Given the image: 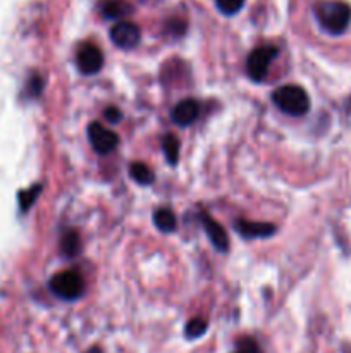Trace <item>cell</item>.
<instances>
[{"label": "cell", "instance_id": "obj_1", "mask_svg": "<svg viewBox=\"0 0 351 353\" xmlns=\"http://www.w3.org/2000/svg\"><path fill=\"white\" fill-rule=\"evenodd\" d=\"M315 17L327 33L341 34L351 21V7L341 0H320L315 3Z\"/></svg>", "mask_w": 351, "mask_h": 353}, {"label": "cell", "instance_id": "obj_2", "mask_svg": "<svg viewBox=\"0 0 351 353\" xmlns=\"http://www.w3.org/2000/svg\"><path fill=\"white\" fill-rule=\"evenodd\" d=\"M272 100L282 112L289 116H303L310 109V99L301 86L286 85L272 93Z\"/></svg>", "mask_w": 351, "mask_h": 353}, {"label": "cell", "instance_id": "obj_3", "mask_svg": "<svg viewBox=\"0 0 351 353\" xmlns=\"http://www.w3.org/2000/svg\"><path fill=\"white\" fill-rule=\"evenodd\" d=\"M50 290L61 300L74 302V300L81 299L83 293H85V281H83L79 272L62 271L50 279Z\"/></svg>", "mask_w": 351, "mask_h": 353}, {"label": "cell", "instance_id": "obj_4", "mask_svg": "<svg viewBox=\"0 0 351 353\" xmlns=\"http://www.w3.org/2000/svg\"><path fill=\"white\" fill-rule=\"evenodd\" d=\"M277 47L274 45H264V47H258L248 55L246 61V72L253 81H262V79L267 76L268 64L275 59L277 55Z\"/></svg>", "mask_w": 351, "mask_h": 353}, {"label": "cell", "instance_id": "obj_5", "mask_svg": "<svg viewBox=\"0 0 351 353\" xmlns=\"http://www.w3.org/2000/svg\"><path fill=\"white\" fill-rule=\"evenodd\" d=\"M110 38H112V41L117 47L124 48V50H131V48H134L140 43L141 31L131 21H119L110 30Z\"/></svg>", "mask_w": 351, "mask_h": 353}, {"label": "cell", "instance_id": "obj_6", "mask_svg": "<svg viewBox=\"0 0 351 353\" xmlns=\"http://www.w3.org/2000/svg\"><path fill=\"white\" fill-rule=\"evenodd\" d=\"M88 138L92 147L95 148L98 154H110L112 150H116V147L119 145V138L114 131L107 130L102 124L92 123L88 126Z\"/></svg>", "mask_w": 351, "mask_h": 353}, {"label": "cell", "instance_id": "obj_7", "mask_svg": "<svg viewBox=\"0 0 351 353\" xmlns=\"http://www.w3.org/2000/svg\"><path fill=\"white\" fill-rule=\"evenodd\" d=\"M76 64L83 74H95L103 65V54L96 45L85 43L79 47L76 55Z\"/></svg>", "mask_w": 351, "mask_h": 353}, {"label": "cell", "instance_id": "obj_8", "mask_svg": "<svg viewBox=\"0 0 351 353\" xmlns=\"http://www.w3.org/2000/svg\"><path fill=\"white\" fill-rule=\"evenodd\" d=\"M200 221H202L203 228H205L206 231V236H209V240L212 241L213 247H215L219 252H227L229 240H227L226 230H224L217 221H213L206 212L200 214Z\"/></svg>", "mask_w": 351, "mask_h": 353}, {"label": "cell", "instance_id": "obj_9", "mask_svg": "<svg viewBox=\"0 0 351 353\" xmlns=\"http://www.w3.org/2000/svg\"><path fill=\"white\" fill-rule=\"evenodd\" d=\"M200 114V105L195 100H182L178 105L172 109L171 119L172 123H176L178 126H189L191 123H195V119Z\"/></svg>", "mask_w": 351, "mask_h": 353}, {"label": "cell", "instance_id": "obj_10", "mask_svg": "<svg viewBox=\"0 0 351 353\" xmlns=\"http://www.w3.org/2000/svg\"><path fill=\"white\" fill-rule=\"evenodd\" d=\"M234 228L243 238H267L275 231V226L270 223H251L244 219L237 221Z\"/></svg>", "mask_w": 351, "mask_h": 353}, {"label": "cell", "instance_id": "obj_11", "mask_svg": "<svg viewBox=\"0 0 351 353\" xmlns=\"http://www.w3.org/2000/svg\"><path fill=\"white\" fill-rule=\"evenodd\" d=\"M153 223L157 226V230H160L162 233H172L178 228V221H176L174 212L169 209H158L153 214Z\"/></svg>", "mask_w": 351, "mask_h": 353}, {"label": "cell", "instance_id": "obj_12", "mask_svg": "<svg viewBox=\"0 0 351 353\" xmlns=\"http://www.w3.org/2000/svg\"><path fill=\"white\" fill-rule=\"evenodd\" d=\"M129 176L138 185H151L155 179L153 171L148 165H145L143 162H133L129 165Z\"/></svg>", "mask_w": 351, "mask_h": 353}, {"label": "cell", "instance_id": "obj_13", "mask_svg": "<svg viewBox=\"0 0 351 353\" xmlns=\"http://www.w3.org/2000/svg\"><path fill=\"white\" fill-rule=\"evenodd\" d=\"M61 252L65 257H74L79 252V234L78 231L69 230L62 234L61 240Z\"/></svg>", "mask_w": 351, "mask_h": 353}, {"label": "cell", "instance_id": "obj_14", "mask_svg": "<svg viewBox=\"0 0 351 353\" xmlns=\"http://www.w3.org/2000/svg\"><path fill=\"white\" fill-rule=\"evenodd\" d=\"M162 148H164L165 159L169 161V164L176 165L179 161V140L174 134H165L164 140H162Z\"/></svg>", "mask_w": 351, "mask_h": 353}, {"label": "cell", "instance_id": "obj_15", "mask_svg": "<svg viewBox=\"0 0 351 353\" xmlns=\"http://www.w3.org/2000/svg\"><path fill=\"white\" fill-rule=\"evenodd\" d=\"M131 12V7L127 6L123 0H110L103 6V14L110 19H119V17L126 16V14Z\"/></svg>", "mask_w": 351, "mask_h": 353}, {"label": "cell", "instance_id": "obj_16", "mask_svg": "<svg viewBox=\"0 0 351 353\" xmlns=\"http://www.w3.org/2000/svg\"><path fill=\"white\" fill-rule=\"evenodd\" d=\"M206 326H209V323H206L205 319H202V317H195V319H191L188 324H186V338H191V340L200 338L206 331Z\"/></svg>", "mask_w": 351, "mask_h": 353}, {"label": "cell", "instance_id": "obj_17", "mask_svg": "<svg viewBox=\"0 0 351 353\" xmlns=\"http://www.w3.org/2000/svg\"><path fill=\"white\" fill-rule=\"evenodd\" d=\"M215 3L220 12L231 16V14H236L237 10H241V7L244 6V0H215Z\"/></svg>", "mask_w": 351, "mask_h": 353}, {"label": "cell", "instance_id": "obj_18", "mask_svg": "<svg viewBox=\"0 0 351 353\" xmlns=\"http://www.w3.org/2000/svg\"><path fill=\"white\" fill-rule=\"evenodd\" d=\"M40 190H41V186H34V188L26 190V192H21V195H19L21 209L23 210L30 209V207L33 205L34 200H36V196L40 195Z\"/></svg>", "mask_w": 351, "mask_h": 353}, {"label": "cell", "instance_id": "obj_19", "mask_svg": "<svg viewBox=\"0 0 351 353\" xmlns=\"http://www.w3.org/2000/svg\"><path fill=\"white\" fill-rule=\"evenodd\" d=\"M103 116H105V119L109 121V123H117V121L120 119V112L116 109V107H109V109H105Z\"/></svg>", "mask_w": 351, "mask_h": 353}, {"label": "cell", "instance_id": "obj_20", "mask_svg": "<svg viewBox=\"0 0 351 353\" xmlns=\"http://www.w3.org/2000/svg\"><path fill=\"white\" fill-rule=\"evenodd\" d=\"M86 353H102V350H100V348H96V347H93V348H89V350Z\"/></svg>", "mask_w": 351, "mask_h": 353}, {"label": "cell", "instance_id": "obj_21", "mask_svg": "<svg viewBox=\"0 0 351 353\" xmlns=\"http://www.w3.org/2000/svg\"><path fill=\"white\" fill-rule=\"evenodd\" d=\"M240 353H243V352H240Z\"/></svg>", "mask_w": 351, "mask_h": 353}]
</instances>
